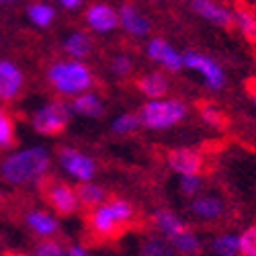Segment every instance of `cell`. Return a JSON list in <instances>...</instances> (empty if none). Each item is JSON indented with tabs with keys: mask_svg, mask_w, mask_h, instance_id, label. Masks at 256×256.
Masks as SVG:
<instances>
[{
	"mask_svg": "<svg viewBox=\"0 0 256 256\" xmlns=\"http://www.w3.org/2000/svg\"><path fill=\"white\" fill-rule=\"evenodd\" d=\"M138 88L150 98H160L168 92L170 84H168V78L162 74V72H150V74H144L140 80H138Z\"/></svg>",
	"mask_w": 256,
	"mask_h": 256,
	"instance_id": "cell-17",
	"label": "cell"
},
{
	"mask_svg": "<svg viewBox=\"0 0 256 256\" xmlns=\"http://www.w3.org/2000/svg\"><path fill=\"white\" fill-rule=\"evenodd\" d=\"M142 252L144 256H174L176 254V250L170 246L166 238H158V236L148 238L142 246Z\"/></svg>",
	"mask_w": 256,
	"mask_h": 256,
	"instance_id": "cell-27",
	"label": "cell"
},
{
	"mask_svg": "<svg viewBox=\"0 0 256 256\" xmlns=\"http://www.w3.org/2000/svg\"><path fill=\"white\" fill-rule=\"evenodd\" d=\"M48 80L62 96H76L92 86V72L80 60L56 62L48 70Z\"/></svg>",
	"mask_w": 256,
	"mask_h": 256,
	"instance_id": "cell-2",
	"label": "cell"
},
{
	"mask_svg": "<svg viewBox=\"0 0 256 256\" xmlns=\"http://www.w3.org/2000/svg\"><path fill=\"white\" fill-rule=\"evenodd\" d=\"M58 2L62 6H66V8H78L82 4V0H58Z\"/></svg>",
	"mask_w": 256,
	"mask_h": 256,
	"instance_id": "cell-35",
	"label": "cell"
},
{
	"mask_svg": "<svg viewBox=\"0 0 256 256\" xmlns=\"http://www.w3.org/2000/svg\"><path fill=\"white\" fill-rule=\"evenodd\" d=\"M203 180L199 174H180L178 178V188L184 197H197L201 193Z\"/></svg>",
	"mask_w": 256,
	"mask_h": 256,
	"instance_id": "cell-29",
	"label": "cell"
},
{
	"mask_svg": "<svg viewBox=\"0 0 256 256\" xmlns=\"http://www.w3.org/2000/svg\"><path fill=\"white\" fill-rule=\"evenodd\" d=\"M254 104H256V88H254Z\"/></svg>",
	"mask_w": 256,
	"mask_h": 256,
	"instance_id": "cell-37",
	"label": "cell"
},
{
	"mask_svg": "<svg viewBox=\"0 0 256 256\" xmlns=\"http://www.w3.org/2000/svg\"><path fill=\"white\" fill-rule=\"evenodd\" d=\"M64 50H66V54L74 60H82L86 58L90 52H92V37L88 33H82V31H76L72 33L66 44H64Z\"/></svg>",
	"mask_w": 256,
	"mask_h": 256,
	"instance_id": "cell-20",
	"label": "cell"
},
{
	"mask_svg": "<svg viewBox=\"0 0 256 256\" xmlns=\"http://www.w3.org/2000/svg\"><path fill=\"white\" fill-rule=\"evenodd\" d=\"M0 201H2V190H0Z\"/></svg>",
	"mask_w": 256,
	"mask_h": 256,
	"instance_id": "cell-38",
	"label": "cell"
},
{
	"mask_svg": "<svg viewBox=\"0 0 256 256\" xmlns=\"http://www.w3.org/2000/svg\"><path fill=\"white\" fill-rule=\"evenodd\" d=\"M0 2H2V0H0Z\"/></svg>",
	"mask_w": 256,
	"mask_h": 256,
	"instance_id": "cell-40",
	"label": "cell"
},
{
	"mask_svg": "<svg viewBox=\"0 0 256 256\" xmlns=\"http://www.w3.org/2000/svg\"><path fill=\"white\" fill-rule=\"evenodd\" d=\"M2 2H4V4H14L16 0H2Z\"/></svg>",
	"mask_w": 256,
	"mask_h": 256,
	"instance_id": "cell-36",
	"label": "cell"
},
{
	"mask_svg": "<svg viewBox=\"0 0 256 256\" xmlns=\"http://www.w3.org/2000/svg\"><path fill=\"white\" fill-rule=\"evenodd\" d=\"M25 222H27L29 230L39 238H52L54 234L58 232V228H60L58 220L48 211H31V213H27Z\"/></svg>",
	"mask_w": 256,
	"mask_h": 256,
	"instance_id": "cell-16",
	"label": "cell"
},
{
	"mask_svg": "<svg viewBox=\"0 0 256 256\" xmlns=\"http://www.w3.org/2000/svg\"><path fill=\"white\" fill-rule=\"evenodd\" d=\"M27 14L37 27H50L52 20L56 18V10L46 2H33L27 6Z\"/></svg>",
	"mask_w": 256,
	"mask_h": 256,
	"instance_id": "cell-24",
	"label": "cell"
},
{
	"mask_svg": "<svg viewBox=\"0 0 256 256\" xmlns=\"http://www.w3.org/2000/svg\"><path fill=\"white\" fill-rule=\"evenodd\" d=\"M84 18H86V25L96 33H109L119 25V12L104 2L90 4Z\"/></svg>",
	"mask_w": 256,
	"mask_h": 256,
	"instance_id": "cell-10",
	"label": "cell"
},
{
	"mask_svg": "<svg viewBox=\"0 0 256 256\" xmlns=\"http://www.w3.org/2000/svg\"><path fill=\"white\" fill-rule=\"evenodd\" d=\"M234 23H236L240 33L248 41H256V16L250 10H246V8L236 10V14H234Z\"/></svg>",
	"mask_w": 256,
	"mask_h": 256,
	"instance_id": "cell-26",
	"label": "cell"
},
{
	"mask_svg": "<svg viewBox=\"0 0 256 256\" xmlns=\"http://www.w3.org/2000/svg\"><path fill=\"white\" fill-rule=\"evenodd\" d=\"M168 242H170V246H172L178 254H190V256H195V254L201 250L199 238H197L188 228L180 230L178 234H174L172 238H168Z\"/></svg>",
	"mask_w": 256,
	"mask_h": 256,
	"instance_id": "cell-21",
	"label": "cell"
},
{
	"mask_svg": "<svg viewBox=\"0 0 256 256\" xmlns=\"http://www.w3.org/2000/svg\"><path fill=\"white\" fill-rule=\"evenodd\" d=\"M182 66H186L193 72H199L211 90H220V88L226 86V74H224L222 66L213 62L209 56H203V54H197V52H188V54L182 56Z\"/></svg>",
	"mask_w": 256,
	"mask_h": 256,
	"instance_id": "cell-6",
	"label": "cell"
},
{
	"mask_svg": "<svg viewBox=\"0 0 256 256\" xmlns=\"http://www.w3.org/2000/svg\"><path fill=\"white\" fill-rule=\"evenodd\" d=\"M35 256H68V252L64 250L58 242L54 240H46L35 248Z\"/></svg>",
	"mask_w": 256,
	"mask_h": 256,
	"instance_id": "cell-32",
	"label": "cell"
},
{
	"mask_svg": "<svg viewBox=\"0 0 256 256\" xmlns=\"http://www.w3.org/2000/svg\"><path fill=\"white\" fill-rule=\"evenodd\" d=\"M66 252H68V256H88V252L84 250L82 246H70Z\"/></svg>",
	"mask_w": 256,
	"mask_h": 256,
	"instance_id": "cell-34",
	"label": "cell"
},
{
	"mask_svg": "<svg viewBox=\"0 0 256 256\" xmlns=\"http://www.w3.org/2000/svg\"><path fill=\"white\" fill-rule=\"evenodd\" d=\"M146 54H148V58H150L152 62L160 64V66L164 70H168V72H178L180 68H184L182 66V56L170 44H166L164 39H160V37L152 39L150 44H148Z\"/></svg>",
	"mask_w": 256,
	"mask_h": 256,
	"instance_id": "cell-8",
	"label": "cell"
},
{
	"mask_svg": "<svg viewBox=\"0 0 256 256\" xmlns=\"http://www.w3.org/2000/svg\"><path fill=\"white\" fill-rule=\"evenodd\" d=\"M240 256H256V226L246 228L238 236Z\"/></svg>",
	"mask_w": 256,
	"mask_h": 256,
	"instance_id": "cell-28",
	"label": "cell"
},
{
	"mask_svg": "<svg viewBox=\"0 0 256 256\" xmlns=\"http://www.w3.org/2000/svg\"><path fill=\"white\" fill-rule=\"evenodd\" d=\"M50 164L52 158L46 148L33 146L6 156L4 162L0 164V174L6 182L14 186H23L44 178L50 170Z\"/></svg>",
	"mask_w": 256,
	"mask_h": 256,
	"instance_id": "cell-1",
	"label": "cell"
},
{
	"mask_svg": "<svg viewBox=\"0 0 256 256\" xmlns=\"http://www.w3.org/2000/svg\"><path fill=\"white\" fill-rule=\"evenodd\" d=\"M70 109L82 117H100L104 106L100 102V98L94 94V92H80L74 96V102L70 104Z\"/></svg>",
	"mask_w": 256,
	"mask_h": 256,
	"instance_id": "cell-18",
	"label": "cell"
},
{
	"mask_svg": "<svg viewBox=\"0 0 256 256\" xmlns=\"http://www.w3.org/2000/svg\"><path fill=\"white\" fill-rule=\"evenodd\" d=\"M111 72L115 74V76H127L132 72V60L127 58V56H117V58H113V62H111Z\"/></svg>",
	"mask_w": 256,
	"mask_h": 256,
	"instance_id": "cell-33",
	"label": "cell"
},
{
	"mask_svg": "<svg viewBox=\"0 0 256 256\" xmlns=\"http://www.w3.org/2000/svg\"><path fill=\"white\" fill-rule=\"evenodd\" d=\"M14 140V127H12V121L10 117L0 109V148H6L10 146Z\"/></svg>",
	"mask_w": 256,
	"mask_h": 256,
	"instance_id": "cell-30",
	"label": "cell"
},
{
	"mask_svg": "<svg viewBox=\"0 0 256 256\" xmlns=\"http://www.w3.org/2000/svg\"><path fill=\"white\" fill-rule=\"evenodd\" d=\"M201 119L211 125V127H222L224 125V115L222 111L218 109V106H213V104H205L201 106Z\"/></svg>",
	"mask_w": 256,
	"mask_h": 256,
	"instance_id": "cell-31",
	"label": "cell"
},
{
	"mask_svg": "<svg viewBox=\"0 0 256 256\" xmlns=\"http://www.w3.org/2000/svg\"><path fill=\"white\" fill-rule=\"evenodd\" d=\"M132 218H134L132 203H127L123 199H115L94 207L90 216V226L100 236H113L125 224H130Z\"/></svg>",
	"mask_w": 256,
	"mask_h": 256,
	"instance_id": "cell-4",
	"label": "cell"
},
{
	"mask_svg": "<svg viewBox=\"0 0 256 256\" xmlns=\"http://www.w3.org/2000/svg\"><path fill=\"white\" fill-rule=\"evenodd\" d=\"M190 4H193V10L199 16H203L205 20H209V23H213V25L224 27V29L234 25L232 10H228L226 6L218 4V2H213V0H193Z\"/></svg>",
	"mask_w": 256,
	"mask_h": 256,
	"instance_id": "cell-12",
	"label": "cell"
},
{
	"mask_svg": "<svg viewBox=\"0 0 256 256\" xmlns=\"http://www.w3.org/2000/svg\"><path fill=\"white\" fill-rule=\"evenodd\" d=\"M60 164L70 176H74L80 182L92 180L96 174L94 160L86 154L74 150V148H64V150H60Z\"/></svg>",
	"mask_w": 256,
	"mask_h": 256,
	"instance_id": "cell-7",
	"label": "cell"
},
{
	"mask_svg": "<svg viewBox=\"0 0 256 256\" xmlns=\"http://www.w3.org/2000/svg\"><path fill=\"white\" fill-rule=\"evenodd\" d=\"M186 115V106L182 100L176 98H150L142 106V125L148 130H170L180 123Z\"/></svg>",
	"mask_w": 256,
	"mask_h": 256,
	"instance_id": "cell-3",
	"label": "cell"
},
{
	"mask_svg": "<svg viewBox=\"0 0 256 256\" xmlns=\"http://www.w3.org/2000/svg\"><path fill=\"white\" fill-rule=\"evenodd\" d=\"M70 104H66L64 100H52L33 113L31 125L33 130L44 134V136H56L60 132L66 130V125L70 121Z\"/></svg>",
	"mask_w": 256,
	"mask_h": 256,
	"instance_id": "cell-5",
	"label": "cell"
},
{
	"mask_svg": "<svg viewBox=\"0 0 256 256\" xmlns=\"http://www.w3.org/2000/svg\"><path fill=\"white\" fill-rule=\"evenodd\" d=\"M168 166L180 174H199L201 166H203V158L197 150L193 148H174L168 154Z\"/></svg>",
	"mask_w": 256,
	"mask_h": 256,
	"instance_id": "cell-11",
	"label": "cell"
},
{
	"mask_svg": "<svg viewBox=\"0 0 256 256\" xmlns=\"http://www.w3.org/2000/svg\"><path fill=\"white\" fill-rule=\"evenodd\" d=\"M23 88V74L8 60H0V98L10 100Z\"/></svg>",
	"mask_w": 256,
	"mask_h": 256,
	"instance_id": "cell-13",
	"label": "cell"
},
{
	"mask_svg": "<svg viewBox=\"0 0 256 256\" xmlns=\"http://www.w3.org/2000/svg\"><path fill=\"white\" fill-rule=\"evenodd\" d=\"M119 23L121 27L134 35V37H146L150 33V20H148L138 8H134L132 4H123L119 10Z\"/></svg>",
	"mask_w": 256,
	"mask_h": 256,
	"instance_id": "cell-15",
	"label": "cell"
},
{
	"mask_svg": "<svg viewBox=\"0 0 256 256\" xmlns=\"http://www.w3.org/2000/svg\"><path fill=\"white\" fill-rule=\"evenodd\" d=\"M140 127H142L140 115H136V113H123V115H119V117L113 121L111 130H113V134H117V136H130V134L138 132Z\"/></svg>",
	"mask_w": 256,
	"mask_h": 256,
	"instance_id": "cell-25",
	"label": "cell"
},
{
	"mask_svg": "<svg viewBox=\"0 0 256 256\" xmlns=\"http://www.w3.org/2000/svg\"><path fill=\"white\" fill-rule=\"evenodd\" d=\"M154 224H156V228L160 230V234H162L166 240H168V238H172L174 234H178L180 230L186 228L184 222L176 216V213L168 211V209H160V211L154 213Z\"/></svg>",
	"mask_w": 256,
	"mask_h": 256,
	"instance_id": "cell-19",
	"label": "cell"
},
{
	"mask_svg": "<svg viewBox=\"0 0 256 256\" xmlns=\"http://www.w3.org/2000/svg\"><path fill=\"white\" fill-rule=\"evenodd\" d=\"M211 252H213V256H240L238 236H234V234H222V236L213 240Z\"/></svg>",
	"mask_w": 256,
	"mask_h": 256,
	"instance_id": "cell-23",
	"label": "cell"
},
{
	"mask_svg": "<svg viewBox=\"0 0 256 256\" xmlns=\"http://www.w3.org/2000/svg\"><path fill=\"white\" fill-rule=\"evenodd\" d=\"M46 193H48V201L60 216H72L80 205L76 197V188L68 186L66 182H50Z\"/></svg>",
	"mask_w": 256,
	"mask_h": 256,
	"instance_id": "cell-9",
	"label": "cell"
},
{
	"mask_svg": "<svg viewBox=\"0 0 256 256\" xmlns=\"http://www.w3.org/2000/svg\"><path fill=\"white\" fill-rule=\"evenodd\" d=\"M224 211H226V205L216 195H197L193 199V203H190V213L205 222H213V220L222 218Z\"/></svg>",
	"mask_w": 256,
	"mask_h": 256,
	"instance_id": "cell-14",
	"label": "cell"
},
{
	"mask_svg": "<svg viewBox=\"0 0 256 256\" xmlns=\"http://www.w3.org/2000/svg\"><path fill=\"white\" fill-rule=\"evenodd\" d=\"M76 197H78V203H82V205L96 207L104 201V190L98 184H94L92 180H86L76 188Z\"/></svg>",
	"mask_w": 256,
	"mask_h": 256,
	"instance_id": "cell-22",
	"label": "cell"
},
{
	"mask_svg": "<svg viewBox=\"0 0 256 256\" xmlns=\"http://www.w3.org/2000/svg\"><path fill=\"white\" fill-rule=\"evenodd\" d=\"M180 256H190V254H180Z\"/></svg>",
	"mask_w": 256,
	"mask_h": 256,
	"instance_id": "cell-39",
	"label": "cell"
}]
</instances>
